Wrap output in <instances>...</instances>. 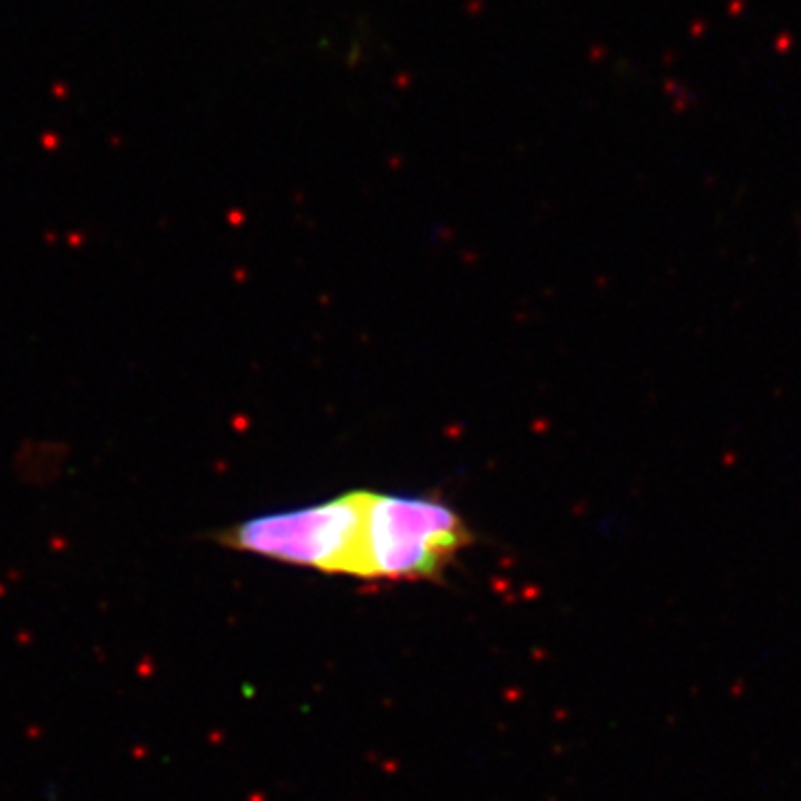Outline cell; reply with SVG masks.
<instances>
[{
	"label": "cell",
	"mask_w": 801,
	"mask_h": 801,
	"mask_svg": "<svg viewBox=\"0 0 801 801\" xmlns=\"http://www.w3.org/2000/svg\"><path fill=\"white\" fill-rule=\"evenodd\" d=\"M472 541L465 519L441 499L365 492L359 579L436 581Z\"/></svg>",
	"instance_id": "1"
},
{
	"label": "cell",
	"mask_w": 801,
	"mask_h": 801,
	"mask_svg": "<svg viewBox=\"0 0 801 801\" xmlns=\"http://www.w3.org/2000/svg\"><path fill=\"white\" fill-rule=\"evenodd\" d=\"M365 492H345L312 506L265 512L209 534L234 552L296 568L359 576Z\"/></svg>",
	"instance_id": "2"
}]
</instances>
